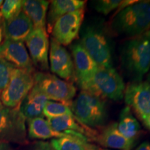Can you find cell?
I'll return each mask as SVG.
<instances>
[{"mask_svg":"<svg viewBox=\"0 0 150 150\" xmlns=\"http://www.w3.org/2000/svg\"><path fill=\"white\" fill-rule=\"evenodd\" d=\"M120 62L124 72L132 81H142L150 69V30L124 43Z\"/></svg>","mask_w":150,"mask_h":150,"instance_id":"cell-1","label":"cell"},{"mask_svg":"<svg viewBox=\"0 0 150 150\" xmlns=\"http://www.w3.org/2000/svg\"><path fill=\"white\" fill-rule=\"evenodd\" d=\"M110 28L113 32L131 38L150 30V1H136L116 13Z\"/></svg>","mask_w":150,"mask_h":150,"instance_id":"cell-2","label":"cell"},{"mask_svg":"<svg viewBox=\"0 0 150 150\" xmlns=\"http://www.w3.org/2000/svg\"><path fill=\"white\" fill-rule=\"evenodd\" d=\"M70 108L74 117L90 128L103 126L107 119L105 99L88 91H81L72 101Z\"/></svg>","mask_w":150,"mask_h":150,"instance_id":"cell-3","label":"cell"},{"mask_svg":"<svg viewBox=\"0 0 150 150\" xmlns=\"http://www.w3.org/2000/svg\"><path fill=\"white\" fill-rule=\"evenodd\" d=\"M80 31L79 42L98 67H112L111 46L102 24H87Z\"/></svg>","mask_w":150,"mask_h":150,"instance_id":"cell-4","label":"cell"},{"mask_svg":"<svg viewBox=\"0 0 150 150\" xmlns=\"http://www.w3.org/2000/svg\"><path fill=\"white\" fill-rule=\"evenodd\" d=\"M125 84L121 75L114 67H99L85 91L104 99L121 100L124 97Z\"/></svg>","mask_w":150,"mask_h":150,"instance_id":"cell-5","label":"cell"},{"mask_svg":"<svg viewBox=\"0 0 150 150\" xmlns=\"http://www.w3.org/2000/svg\"><path fill=\"white\" fill-rule=\"evenodd\" d=\"M34 85L50 100L71 106L76 93L73 83L50 73L37 72L33 74Z\"/></svg>","mask_w":150,"mask_h":150,"instance_id":"cell-6","label":"cell"},{"mask_svg":"<svg viewBox=\"0 0 150 150\" xmlns=\"http://www.w3.org/2000/svg\"><path fill=\"white\" fill-rule=\"evenodd\" d=\"M34 73L15 68L8 85L0 95L5 107L20 108L22 102L34 86Z\"/></svg>","mask_w":150,"mask_h":150,"instance_id":"cell-7","label":"cell"},{"mask_svg":"<svg viewBox=\"0 0 150 150\" xmlns=\"http://www.w3.org/2000/svg\"><path fill=\"white\" fill-rule=\"evenodd\" d=\"M25 120L20 108L0 107V140L8 143H26Z\"/></svg>","mask_w":150,"mask_h":150,"instance_id":"cell-8","label":"cell"},{"mask_svg":"<svg viewBox=\"0 0 150 150\" xmlns=\"http://www.w3.org/2000/svg\"><path fill=\"white\" fill-rule=\"evenodd\" d=\"M84 14L83 8L61 17L52 28V38L63 46L70 45L79 37Z\"/></svg>","mask_w":150,"mask_h":150,"instance_id":"cell-9","label":"cell"},{"mask_svg":"<svg viewBox=\"0 0 150 150\" xmlns=\"http://www.w3.org/2000/svg\"><path fill=\"white\" fill-rule=\"evenodd\" d=\"M70 50L74 63L75 81L81 91H85L99 67L79 42L72 44Z\"/></svg>","mask_w":150,"mask_h":150,"instance_id":"cell-10","label":"cell"},{"mask_svg":"<svg viewBox=\"0 0 150 150\" xmlns=\"http://www.w3.org/2000/svg\"><path fill=\"white\" fill-rule=\"evenodd\" d=\"M50 70L62 79L73 83L75 81L74 68L72 57L67 49L54 40L50 41Z\"/></svg>","mask_w":150,"mask_h":150,"instance_id":"cell-11","label":"cell"},{"mask_svg":"<svg viewBox=\"0 0 150 150\" xmlns=\"http://www.w3.org/2000/svg\"><path fill=\"white\" fill-rule=\"evenodd\" d=\"M127 106L133 108L140 119L150 115V85L147 81H131L124 94Z\"/></svg>","mask_w":150,"mask_h":150,"instance_id":"cell-12","label":"cell"},{"mask_svg":"<svg viewBox=\"0 0 150 150\" xmlns=\"http://www.w3.org/2000/svg\"><path fill=\"white\" fill-rule=\"evenodd\" d=\"M25 42L33 65L41 70H49L50 41L46 28H34Z\"/></svg>","mask_w":150,"mask_h":150,"instance_id":"cell-13","label":"cell"},{"mask_svg":"<svg viewBox=\"0 0 150 150\" xmlns=\"http://www.w3.org/2000/svg\"><path fill=\"white\" fill-rule=\"evenodd\" d=\"M0 57L16 68L35 73V67L24 42L5 40L0 45Z\"/></svg>","mask_w":150,"mask_h":150,"instance_id":"cell-14","label":"cell"},{"mask_svg":"<svg viewBox=\"0 0 150 150\" xmlns=\"http://www.w3.org/2000/svg\"><path fill=\"white\" fill-rule=\"evenodd\" d=\"M47 121L50 127L55 131L66 134L72 132L78 133L86 136L89 141L95 140L98 134L95 129L86 126L79 121L74 115H64L49 118Z\"/></svg>","mask_w":150,"mask_h":150,"instance_id":"cell-15","label":"cell"},{"mask_svg":"<svg viewBox=\"0 0 150 150\" xmlns=\"http://www.w3.org/2000/svg\"><path fill=\"white\" fill-rule=\"evenodd\" d=\"M34 29L31 20L23 11L12 20L5 21V40L22 42Z\"/></svg>","mask_w":150,"mask_h":150,"instance_id":"cell-16","label":"cell"},{"mask_svg":"<svg viewBox=\"0 0 150 150\" xmlns=\"http://www.w3.org/2000/svg\"><path fill=\"white\" fill-rule=\"evenodd\" d=\"M95 141L104 147L129 150L134 146V141L124 137L117 129V123L112 122L98 133Z\"/></svg>","mask_w":150,"mask_h":150,"instance_id":"cell-17","label":"cell"},{"mask_svg":"<svg viewBox=\"0 0 150 150\" xmlns=\"http://www.w3.org/2000/svg\"><path fill=\"white\" fill-rule=\"evenodd\" d=\"M49 99L35 85L20 105V112L26 120L44 117L43 109Z\"/></svg>","mask_w":150,"mask_h":150,"instance_id":"cell-18","label":"cell"},{"mask_svg":"<svg viewBox=\"0 0 150 150\" xmlns=\"http://www.w3.org/2000/svg\"><path fill=\"white\" fill-rule=\"evenodd\" d=\"M86 1L81 0H54L50 2V6L47 18V26L49 33H51L55 22L61 17L83 8Z\"/></svg>","mask_w":150,"mask_h":150,"instance_id":"cell-19","label":"cell"},{"mask_svg":"<svg viewBox=\"0 0 150 150\" xmlns=\"http://www.w3.org/2000/svg\"><path fill=\"white\" fill-rule=\"evenodd\" d=\"M50 1L44 0L23 1L22 11L32 22L34 28H46L47 12Z\"/></svg>","mask_w":150,"mask_h":150,"instance_id":"cell-20","label":"cell"},{"mask_svg":"<svg viewBox=\"0 0 150 150\" xmlns=\"http://www.w3.org/2000/svg\"><path fill=\"white\" fill-rule=\"evenodd\" d=\"M68 134L55 131L50 127L47 120L38 117L28 120V136L31 139L47 140L66 136Z\"/></svg>","mask_w":150,"mask_h":150,"instance_id":"cell-21","label":"cell"},{"mask_svg":"<svg viewBox=\"0 0 150 150\" xmlns=\"http://www.w3.org/2000/svg\"><path fill=\"white\" fill-rule=\"evenodd\" d=\"M86 136L78 133H70L66 136L53 138L50 142L54 150H90L94 145Z\"/></svg>","mask_w":150,"mask_h":150,"instance_id":"cell-22","label":"cell"},{"mask_svg":"<svg viewBox=\"0 0 150 150\" xmlns=\"http://www.w3.org/2000/svg\"><path fill=\"white\" fill-rule=\"evenodd\" d=\"M117 129L124 137L132 141H135L139 135L140 126L129 106H127L121 111Z\"/></svg>","mask_w":150,"mask_h":150,"instance_id":"cell-23","label":"cell"},{"mask_svg":"<svg viewBox=\"0 0 150 150\" xmlns=\"http://www.w3.org/2000/svg\"><path fill=\"white\" fill-rule=\"evenodd\" d=\"M64 115H73L70 106L63 103L47 101L43 109V115L49 119Z\"/></svg>","mask_w":150,"mask_h":150,"instance_id":"cell-24","label":"cell"},{"mask_svg":"<svg viewBox=\"0 0 150 150\" xmlns=\"http://www.w3.org/2000/svg\"><path fill=\"white\" fill-rule=\"evenodd\" d=\"M136 1H121V0H100L95 2V10L105 15L109 14L112 11L119 8V11Z\"/></svg>","mask_w":150,"mask_h":150,"instance_id":"cell-25","label":"cell"},{"mask_svg":"<svg viewBox=\"0 0 150 150\" xmlns=\"http://www.w3.org/2000/svg\"><path fill=\"white\" fill-rule=\"evenodd\" d=\"M23 1L20 0H6L1 6V12L5 21H9L16 17L22 11Z\"/></svg>","mask_w":150,"mask_h":150,"instance_id":"cell-26","label":"cell"},{"mask_svg":"<svg viewBox=\"0 0 150 150\" xmlns=\"http://www.w3.org/2000/svg\"><path fill=\"white\" fill-rule=\"evenodd\" d=\"M15 68L13 65L0 57V95L8 84Z\"/></svg>","mask_w":150,"mask_h":150,"instance_id":"cell-27","label":"cell"},{"mask_svg":"<svg viewBox=\"0 0 150 150\" xmlns=\"http://www.w3.org/2000/svg\"><path fill=\"white\" fill-rule=\"evenodd\" d=\"M31 150H54V149L50 142L39 141L33 145Z\"/></svg>","mask_w":150,"mask_h":150,"instance_id":"cell-28","label":"cell"},{"mask_svg":"<svg viewBox=\"0 0 150 150\" xmlns=\"http://www.w3.org/2000/svg\"><path fill=\"white\" fill-rule=\"evenodd\" d=\"M5 40V20L0 12V45Z\"/></svg>","mask_w":150,"mask_h":150,"instance_id":"cell-29","label":"cell"},{"mask_svg":"<svg viewBox=\"0 0 150 150\" xmlns=\"http://www.w3.org/2000/svg\"><path fill=\"white\" fill-rule=\"evenodd\" d=\"M0 150H13L10 144L0 140Z\"/></svg>","mask_w":150,"mask_h":150,"instance_id":"cell-30","label":"cell"},{"mask_svg":"<svg viewBox=\"0 0 150 150\" xmlns=\"http://www.w3.org/2000/svg\"><path fill=\"white\" fill-rule=\"evenodd\" d=\"M136 150H150V143L148 142H144L140 144Z\"/></svg>","mask_w":150,"mask_h":150,"instance_id":"cell-31","label":"cell"},{"mask_svg":"<svg viewBox=\"0 0 150 150\" xmlns=\"http://www.w3.org/2000/svg\"><path fill=\"white\" fill-rule=\"evenodd\" d=\"M141 120L142 121L144 125H145V127L150 131V115L142 118Z\"/></svg>","mask_w":150,"mask_h":150,"instance_id":"cell-32","label":"cell"},{"mask_svg":"<svg viewBox=\"0 0 150 150\" xmlns=\"http://www.w3.org/2000/svg\"><path fill=\"white\" fill-rule=\"evenodd\" d=\"M147 82L150 85V69H149V72L148 73L147 78Z\"/></svg>","mask_w":150,"mask_h":150,"instance_id":"cell-33","label":"cell"},{"mask_svg":"<svg viewBox=\"0 0 150 150\" xmlns=\"http://www.w3.org/2000/svg\"><path fill=\"white\" fill-rule=\"evenodd\" d=\"M3 3H4V1H1V0H0V8H1V6H2Z\"/></svg>","mask_w":150,"mask_h":150,"instance_id":"cell-34","label":"cell"},{"mask_svg":"<svg viewBox=\"0 0 150 150\" xmlns=\"http://www.w3.org/2000/svg\"><path fill=\"white\" fill-rule=\"evenodd\" d=\"M1 106H3V104H2V103H1V99H0V107H1Z\"/></svg>","mask_w":150,"mask_h":150,"instance_id":"cell-35","label":"cell"},{"mask_svg":"<svg viewBox=\"0 0 150 150\" xmlns=\"http://www.w3.org/2000/svg\"><path fill=\"white\" fill-rule=\"evenodd\" d=\"M102 150H107V149H102Z\"/></svg>","mask_w":150,"mask_h":150,"instance_id":"cell-36","label":"cell"}]
</instances>
